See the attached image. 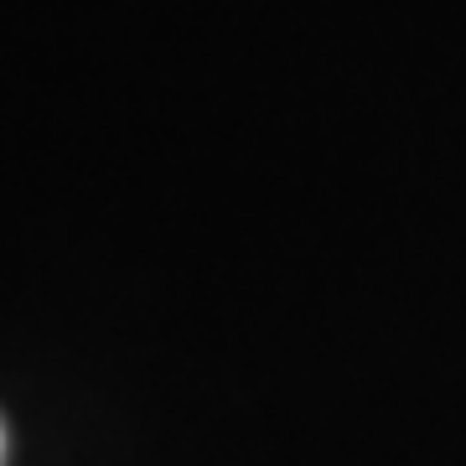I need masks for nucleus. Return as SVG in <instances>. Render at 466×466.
Wrapping results in <instances>:
<instances>
[{
	"mask_svg": "<svg viewBox=\"0 0 466 466\" xmlns=\"http://www.w3.org/2000/svg\"><path fill=\"white\" fill-rule=\"evenodd\" d=\"M0 446H5V435H0Z\"/></svg>",
	"mask_w": 466,
	"mask_h": 466,
	"instance_id": "obj_1",
	"label": "nucleus"
}]
</instances>
